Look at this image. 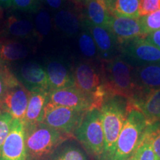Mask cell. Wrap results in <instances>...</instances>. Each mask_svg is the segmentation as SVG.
<instances>
[{
    "label": "cell",
    "mask_w": 160,
    "mask_h": 160,
    "mask_svg": "<svg viewBox=\"0 0 160 160\" xmlns=\"http://www.w3.org/2000/svg\"><path fill=\"white\" fill-rule=\"evenodd\" d=\"M45 71L50 91L75 86L73 73L60 60H50L46 65Z\"/></svg>",
    "instance_id": "2e32d148"
},
{
    "label": "cell",
    "mask_w": 160,
    "mask_h": 160,
    "mask_svg": "<svg viewBox=\"0 0 160 160\" xmlns=\"http://www.w3.org/2000/svg\"><path fill=\"white\" fill-rule=\"evenodd\" d=\"M13 5V0H0V8H8Z\"/></svg>",
    "instance_id": "d590c367"
},
{
    "label": "cell",
    "mask_w": 160,
    "mask_h": 160,
    "mask_svg": "<svg viewBox=\"0 0 160 160\" xmlns=\"http://www.w3.org/2000/svg\"><path fill=\"white\" fill-rule=\"evenodd\" d=\"M146 37L152 32L160 29V9L150 14L139 18Z\"/></svg>",
    "instance_id": "83f0119b"
},
{
    "label": "cell",
    "mask_w": 160,
    "mask_h": 160,
    "mask_svg": "<svg viewBox=\"0 0 160 160\" xmlns=\"http://www.w3.org/2000/svg\"><path fill=\"white\" fill-rule=\"evenodd\" d=\"M88 21L93 25L107 28L111 18L105 0H87Z\"/></svg>",
    "instance_id": "603a6c76"
},
{
    "label": "cell",
    "mask_w": 160,
    "mask_h": 160,
    "mask_svg": "<svg viewBox=\"0 0 160 160\" xmlns=\"http://www.w3.org/2000/svg\"><path fill=\"white\" fill-rule=\"evenodd\" d=\"M13 117L7 112L0 113V150L11 131Z\"/></svg>",
    "instance_id": "f546056e"
},
{
    "label": "cell",
    "mask_w": 160,
    "mask_h": 160,
    "mask_svg": "<svg viewBox=\"0 0 160 160\" xmlns=\"http://www.w3.org/2000/svg\"><path fill=\"white\" fill-rule=\"evenodd\" d=\"M48 102L79 111L87 112L94 109L91 98L76 86L49 91Z\"/></svg>",
    "instance_id": "9c48e42d"
},
{
    "label": "cell",
    "mask_w": 160,
    "mask_h": 160,
    "mask_svg": "<svg viewBox=\"0 0 160 160\" xmlns=\"http://www.w3.org/2000/svg\"><path fill=\"white\" fill-rule=\"evenodd\" d=\"M87 112L47 102L41 122L63 134L74 138L76 130L78 128Z\"/></svg>",
    "instance_id": "52a82bcc"
},
{
    "label": "cell",
    "mask_w": 160,
    "mask_h": 160,
    "mask_svg": "<svg viewBox=\"0 0 160 160\" xmlns=\"http://www.w3.org/2000/svg\"><path fill=\"white\" fill-rule=\"evenodd\" d=\"M16 77L30 92L50 91L45 70L37 62L28 61L22 64Z\"/></svg>",
    "instance_id": "8fae6325"
},
{
    "label": "cell",
    "mask_w": 160,
    "mask_h": 160,
    "mask_svg": "<svg viewBox=\"0 0 160 160\" xmlns=\"http://www.w3.org/2000/svg\"><path fill=\"white\" fill-rule=\"evenodd\" d=\"M102 83L108 97H123L131 101L137 94L134 79V68L124 58L116 56L112 59L102 60Z\"/></svg>",
    "instance_id": "6da1fadb"
},
{
    "label": "cell",
    "mask_w": 160,
    "mask_h": 160,
    "mask_svg": "<svg viewBox=\"0 0 160 160\" xmlns=\"http://www.w3.org/2000/svg\"><path fill=\"white\" fill-rule=\"evenodd\" d=\"M132 155L134 160H159L144 136H142L139 145Z\"/></svg>",
    "instance_id": "f1b7e54d"
},
{
    "label": "cell",
    "mask_w": 160,
    "mask_h": 160,
    "mask_svg": "<svg viewBox=\"0 0 160 160\" xmlns=\"http://www.w3.org/2000/svg\"><path fill=\"white\" fill-rule=\"evenodd\" d=\"M0 160H27L23 121L13 120L9 134L0 150Z\"/></svg>",
    "instance_id": "ba28073f"
},
{
    "label": "cell",
    "mask_w": 160,
    "mask_h": 160,
    "mask_svg": "<svg viewBox=\"0 0 160 160\" xmlns=\"http://www.w3.org/2000/svg\"><path fill=\"white\" fill-rule=\"evenodd\" d=\"M27 160H43L65 141L73 138L42 122L25 125Z\"/></svg>",
    "instance_id": "7a4b0ae2"
},
{
    "label": "cell",
    "mask_w": 160,
    "mask_h": 160,
    "mask_svg": "<svg viewBox=\"0 0 160 160\" xmlns=\"http://www.w3.org/2000/svg\"><path fill=\"white\" fill-rule=\"evenodd\" d=\"M128 104L139 110L149 125L160 122V88L142 93Z\"/></svg>",
    "instance_id": "e0dca14e"
},
{
    "label": "cell",
    "mask_w": 160,
    "mask_h": 160,
    "mask_svg": "<svg viewBox=\"0 0 160 160\" xmlns=\"http://www.w3.org/2000/svg\"><path fill=\"white\" fill-rule=\"evenodd\" d=\"M127 118L118 137L114 151L109 160H125L135 151L149 125L139 110L128 104Z\"/></svg>",
    "instance_id": "277c9868"
},
{
    "label": "cell",
    "mask_w": 160,
    "mask_h": 160,
    "mask_svg": "<svg viewBox=\"0 0 160 160\" xmlns=\"http://www.w3.org/2000/svg\"><path fill=\"white\" fill-rule=\"evenodd\" d=\"M3 33L5 35L19 39L37 37L34 25L31 20L14 15H11L7 18L4 25Z\"/></svg>",
    "instance_id": "ac0fdd59"
},
{
    "label": "cell",
    "mask_w": 160,
    "mask_h": 160,
    "mask_svg": "<svg viewBox=\"0 0 160 160\" xmlns=\"http://www.w3.org/2000/svg\"><path fill=\"white\" fill-rule=\"evenodd\" d=\"M7 86H6L5 82L2 79V77L0 75V102L4 96H5L6 91H7Z\"/></svg>",
    "instance_id": "e575fe53"
},
{
    "label": "cell",
    "mask_w": 160,
    "mask_h": 160,
    "mask_svg": "<svg viewBox=\"0 0 160 160\" xmlns=\"http://www.w3.org/2000/svg\"><path fill=\"white\" fill-rule=\"evenodd\" d=\"M54 22L58 28L68 37H73L79 31V16L72 10H60L55 14Z\"/></svg>",
    "instance_id": "7402d4cb"
},
{
    "label": "cell",
    "mask_w": 160,
    "mask_h": 160,
    "mask_svg": "<svg viewBox=\"0 0 160 160\" xmlns=\"http://www.w3.org/2000/svg\"><path fill=\"white\" fill-rule=\"evenodd\" d=\"M34 28L36 35L39 39L46 37L51 31L52 28L51 18L45 9L39 8L36 11Z\"/></svg>",
    "instance_id": "d4e9b609"
},
{
    "label": "cell",
    "mask_w": 160,
    "mask_h": 160,
    "mask_svg": "<svg viewBox=\"0 0 160 160\" xmlns=\"http://www.w3.org/2000/svg\"><path fill=\"white\" fill-rule=\"evenodd\" d=\"M79 47L82 53L86 58L93 59L97 57L98 49L94 39L88 30L85 28L82 31L79 37Z\"/></svg>",
    "instance_id": "484cf974"
},
{
    "label": "cell",
    "mask_w": 160,
    "mask_h": 160,
    "mask_svg": "<svg viewBox=\"0 0 160 160\" xmlns=\"http://www.w3.org/2000/svg\"><path fill=\"white\" fill-rule=\"evenodd\" d=\"M160 9V0H139V17H145Z\"/></svg>",
    "instance_id": "1f68e13d"
},
{
    "label": "cell",
    "mask_w": 160,
    "mask_h": 160,
    "mask_svg": "<svg viewBox=\"0 0 160 160\" xmlns=\"http://www.w3.org/2000/svg\"><path fill=\"white\" fill-rule=\"evenodd\" d=\"M124 57L139 63H160V49L145 37L136 38L119 45Z\"/></svg>",
    "instance_id": "30bf717a"
},
{
    "label": "cell",
    "mask_w": 160,
    "mask_h": 160,
    "mask_svg": "<svg viewBox=\"0 0 160 160\" xmlns=\"http://www.w3.org/2000/svg\"><path fill=\"white\" fill-rule=\"evenodd\" d=\"M150 42L160 49V29L154 32H152L145 37Z\"/></svg>",
    "instance_id": "d6a6232c"
},
{
    "label": "cell",
    "mask_w": 160,
    "mask_h": 160,
    "mask_svg": "<svg viewBox=\"0 0 160 160\" xmlns=\"http://www.w3.org/2000/svg\"><path fill=\"white\" fill-rule=\"evenodd\" d=\"M134 79L137 94L133 100L146 92L160 88V64H147L134 68Z\"/></svg>",
    "instance_id": "9a60e30c"
},
{
    "label": "cell",
    "mask_w": 160,
    "mask_h": 160,
    "mask_svg": "<svg viewBox=\"0 0 160 160\" xmlns=\"http://www.w3.org/2000/svg\"><path fill=\"white\" fill-rule=\"evenodd\" d=\"M76 1H82V0H76ZM85 1H87V0H85Z\"/></svg>",
    "instance_id": "f35d334b"
},
{
    "label": "cell",
    "mask_w": 160,
    "mask_h": 160,
    "mask_svg": "<svg viewBox=\"0 0 160 160\" xmlns=\"http://www.w3.org/2000/svg\"><path fill=\"white\" fill-rule=\"evenodd\" d=\"M46 5L51 9L59 10L62 7L65 0H43Z\"/></svg>",
    "instance_id": "836d02e7"
},
{
    "label": "cell",
    "mask_w": 160,
    "mask_h": 160,
    "mask_svg": "<svg viewBox=\"0 0 160 160\" xmlns=\"http://www.w3.org/2000/svg\"><path fill=\"white\" fill-rule=\"evenodd\" d=\"M31 92L20 85L8 88L0 102L2 109L7 112L13 119L23 121L28 105Z\"/></svg>",
    "instance_id": "7c38bea8"
},
{
    "label": "cell",
    "mask_w": 160,
    "mask_h": 160,
    "mask_svg": "<svg viewBox=\"0 0 160 160\" xmlns=\"http://www.w3.org/2000/svg\"><path fill=\"white\" fill-rule=\"evenodd\" d=\"M48 93L47 91L31 92L25 117L23 120L24 125H29L41 122L44 109L48 102Z\"/></svg>",
    "instance_id": "d6986e66"
},
{
    "label": "cell",
    "mask_w": 160,
    "mask_h": 160,
    "mask_svg": "<svg viewBox=\"0 0 160 160\" xmlns=\"http://www.w3.org/2000/svg\"><path fill=\"white\" fill-rule=\"evenodd\" d=\"M125 160H134V158H133V155H131V157H130L129 158H128V159H125Z\"/></svg>",
    "instance_id": "8d00e7d4"
},
{
    "label": "cell",
    "mask_w": 160,
    "mask_h": 160,
    "mask_svg": "<svg viewBox=\"0 0 160 160\" xmlns=\"http://www.w3.org/2000/svg\"><path fill=\"white\" fill-rule=\"evenodd\" d=\"M107 28L119 45L136 38L146 37L139 19L111 16Z\"/></svg>",
    "instance_id": "4fadbf2b"
},
{
    "label": "cell",
    "mask_w": 160,
    "mask_h": 160,
    "mask_svg": "<svg viewBox=\"0 0 160 160\" xmlns=\"http://www.w3.org/2000/svg\"><path fill=\"white\" fill-rule=\"evenodd\" d=\"M29 48L13 39H0V62L8 63L19 61L29 54Z\"/></svg>",
    "instance_id": "ffe728a7"
},
{
    "label": "cell",
    "mask_w": 160,
    "mask_h": 160,
    "mask_svg": "<svg viewBox=\"0 0 160 160\" xmlns=\"http://www.w3.org/2000/svg\"><path fill=\"white\" fill-rule=\"evenodd\" d=\"M41 0H13V7L19 11L27 12H36L40 8Z\"/></svg>",
    "instance_id": "4dcf8cb0"
},
{
    "label": "cell",
    "mask_w": 160,
    "mask_h": 160,
    "mask_svg": "<svg viewBox=\"0 0 160 160\" xmlns=\"http://www.w3.org/2000/svg\"><path fill=\"white\" fill-rule=\"evenodd\" d=\"M74 138L92 157L97 160H104L105 135L100 110L93 109L85 113L76 130Z\"/></svg>",
    "instance_id": "5b68a950"
},
{
    "label": "cell",
    "mask_w": 160,
    "mask_h": 160,
    "mask_svg": "<svg viewBox=\"0 0 160 160\" xmlns=\"http://www.w3.org/2000/svg\"><path fill=\"white\" fill-rule=\"evenodd\" d=\"M100 112L105 135L104 160H109L127 118L128 100L120 97L109 98L103 104Z\"/></svg>",
    "instance_id": "3957f363"
},
{
    "label": "cell",
    "mask_w": 160,
    "mask_h": 160,
    "mask_svg": "<svg viewBox=\"0 0 160 160\" xmlns=\"http://www.w3.org/2000/svg\"><path fill=\"white\" fill-rule=\"evenodd\" d=\"M143 136L151 146L158 159L160 160V122L148 125Z\"/></svg>",
    "instance_id": "4316f807"
},
{
    "label": "cell",
    "mask_w": 160,
    "mask_h": 160,
    "mask_svg": "<svg viewBox=\"0 0 160 160\" xmlns=\"http://www.w3.org/2000/svg\"><path fill=\"white\" fill-rule=\"evenodd\" d=\"M61 145L43 160H88L82 151L76 146Z\"/></svg>",
    "instance_id": "cb8c5ba5"
},
{
    "label": "cell",
    "mask_w": 160,
    "mask_h": 160,
    "mask_svg": "<svg viewBox=\"0 0 160 160\" xmlns=\"http://www.w3.org/2000/svg\"><path fill=\"white\" fill-rule=\"evenodd\" d=\"M111 16L139 19V0H105Z\"/></svg>",
    "instance_id": "44dd1931"
},
{
    "label": "cell",
    "mask_w": 160,
    "mask_h": 160,
    "mask_svg": "<svg viewBox=\"0 0 160 160\" xmlns=\"http://www.w3.org/2000/svg\"><path fill=\"white\" fill-rule=\"evenodd\" d=\"M75 86L91 98L93 108L100 110L108 99L102 83V73L88 62L78 63L73 71Z\"/></svg>",
    "instance_id": "8992f818"
},
{
    "label": "cell",
    "mask_w": 160,
    "mask_h": 160,
    "mask_svg": "<svg viewBox=\"0 0 160 160\" xmlns=\"http://www.w3.org/2000/svg\"><path fill=\"white\" fill-rule=\"evenodd\" d=\"M85 25L94 39L102 60H108L115 57L116 48L119 43L109 29L93 25L88 20L85 21Z\"/></svg>",
    "instance_id": "5bb4252c"
},
{
    "label": "cell",
    "mask_w": 160,
    "mask_h": 160,
    "mask_svg": "<svg viewBox=\"0 0 160 160\" xmlns=\"http://www.w3.org/2000/svg\"><path fill=\"white\" fill-rule=\"evenodd\" d=\"M2 113V109L1 105H0V113Z\"/></svg>",
    "instance_id": "74e56055"
}]
</instances>
